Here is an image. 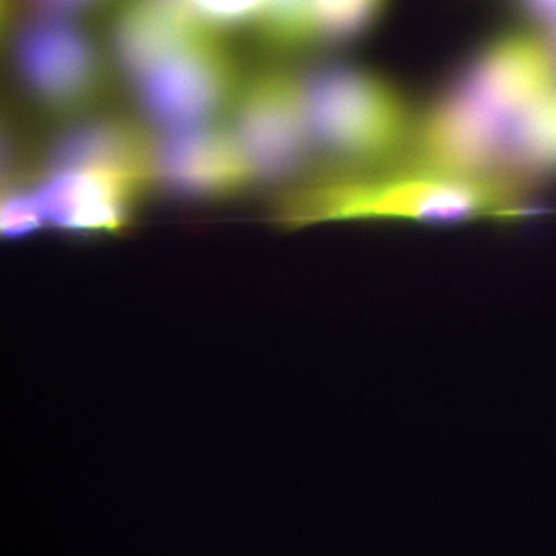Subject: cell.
Returning <instances> with one entry per match:
<instances>
[{
    "mask_svg": "<svg viewBox=\"0 0 556 556\" xmlns=\"http://www.w3.org/2000/svg\"><path fill=\"white\" fill-rule=\"evenodd\" d=\"M387 0H313L314 40L345 42L367 33L386 9Z\"/></svg>",
    "mask_w": 556,
    "mask_h": 556,
    "instance_id": "cell-11",
    "label": "cell"
},
{
    "mask_svg": "<svg viewBox=\"0 0 556 556\" xmlns=\"http://www.w3.org/2000/svg\"><path fill=\"white\" fill-rule=\"evenodd\" d=\"M547 40H548V42H551L552 49H554L555 56H556V28L554 31H551V39H547Z\"/></svg>",
    "mask_w": 556,
    "mask_h": 556,
    "instance_id": "cell-16",
    "label": "cell"
},
{
    "mask_svg": "<svg viewBox=\"0 0 556 556\" xmlns=\"http://www.w3.org/2000/svg\"><path fill=\"white\" fill-rule=\"evenodd\" d=\"M305 91L316 155L338 172L408 163L419 109L388 76L358 65H328L305 75Z\"/></svg>",
    "mask_w": 556,
    "mask_h": 556,
    "instance_id": "cell-3",
    "label": "cell"
},
{
    "mask_svg": "<svg viewBox=\"0 0 556 556\" xmlns=\"http://www.w3.org/2000/svg\"><path fill=\"white\" fill-rule=\"evenodd\" d=\"M206 35L215 33L193 20L179 0H127L113 24V53L121 73L131 83Z\"/></svg>",
    "mask_w": 556,
    "mask_h": 556,
    "instance_id": "cell-10",
    "label": "cell"
},
{
    "mask_svg": "<svg viewBox=\"0 0 556 556\" xmlns=\"http://www.w3.org/2000/svg\"><path fill=\"white\" fill-rule=\"evenodd\" d=\"M46 215L39 203L36 182H11L3 186L0 228L7 239H20L46 225Z\"/></svg>",
    "mask_w": 556,
    "mask_h": 556,
    "instance_id": "cell-13",
    "label": "cell"
},
{
    "mask_svg": "<svg viewBox=\"0 0 556 556\" xmlns=\"http://www.w3.org/2000/svg\"><path fill=\"white\" fill-rule=\"evenodd\" d=\"M243 79L223 36L206 35L130 84L142 113L166 131L214 123L232 108Z\"/></svg>",
    "mask_w": 556,
    "mask_h": 556,
    "instance_id": "cell-6",
    "label": "cell"
},
{
    "mask_svg": "<svg viewBox=\"0 0 556 556\" xmlns=\"http://www.w3.org/2000/svg\"><path fill=\"white\" fill-rule=\"evenodd\" d=\"M518 5L530 20L546 25L548 30L556 28V0H517Z\"/></svg>",
    "mask_w": 556,
    "mask_h": 556,
    "instance_id": "cell-15",
    "label": "cell"
},
{
    "mask_svg": "<svg viewBox=\"0 0 556 556\" xmlns=\"http://www.w3.org/2000/svg\"><path fill=\"white\" fill-rule=\"evenodd\" d=\"M230 113L229 129L257 182L287 185L302 177L316 155L305 75L280 65L257 70L241 83Z\"/></svg>",
    "mask_w": 556,
    "mask_h": 556,
    "instance_id": "cell-4",
    "label": "cell"
},
{
    "mask_svg": "<svg viewBox=\"0 0 556 556\" xmlns=\"http://www.w3.org/2000/svg\"><path fill=\"white\" fill-rule=\"evenodd\" d=\"M155 144L156 139L130 119L90 115L58 135L47 153L46 170L112 172L155 185Z\"/></svg>",
    "mask_w": 556,
    "mask_h": 556,
    "instance_id": "cell-9",
    "label": "cell"
},
{
    "mask_svg": "<svg viewBox=\"0 0 556 556\" xmlns=\"http://www.w3.org/2000/svg\"><path fill=\"white\" fill-rule=\"evenodd\" d=\"M153 178L172 195L204 201L240 195L257 182L232 131L215 123L156 138Z\"/></svg>",
    "mask_w": 556,
    "mask_h": 556,
    "instance_id": "cell-7",
    "label": "cell"
},
{
    "mask_svg": "<svg viewBox=\"0 0 556 556\" xmlns=\"http://www.w3.org/2000/svg\"><path fill=\"white\" fill-rule=\"evenodd\" d=\"M556 90L551 42L508 33L478 49L417 112L409 164L525 189L510 175L519 127Z\"/></svg>",
    "mask_w": 556,
    "mask_h": 556,
    "instance_id": "cell-1",
    "label": "cell"
},
{
    "mask_svg": "<svg viewBox=\"0 0 556 556\" xmlns=\"http://www.w3.org/2000/svg\"><path fill=\"white\" fill-rule=\"evenodd\" d=\"M190 16L208 31L223 36L236 28H257L268 0H179Z\"/></svg>",
    "mask_w": 556,
    "mask_h": 556,
    "instance_id": "cell-12",
    "label": "cell"
},
{
    "mask_svg": "<svg viewBox=\"0 0 556 556\" xmlns=\"http://www.w3.org/2000/svg\"><path fill=\"white\" fill-rule=\"evenodd\" d=\"M526 190L471 181L402 164L372 172H332L289 189L276 219L287 228L348 219L466 222L526 215Z\"/></svg>",
    "mask_w": 556,
    "mask_h": 556,
    "instance_id": "cell-2",
    "label": "cell"
},
{
    "mask_svg": "<svg viewBox=\"0 0 556 556\" xmlns=\"http://www.w3.org/2000/svg\"><path fill=\"white\" fill-rule=\"evenodd\" d=\"M148 188L139 179L93 169H43L36 182L46 222L76 233L119 232Z\"/></svg>",
    "mask_w": 556,
    "mask_h": 556,
    "instance_id": "cell-8",
    "label": "cell"
},
{
    "mask_svg": "<svg viewBox=\"0 0 556 556\" xmlns=\"http://www.w3.org/2000/svg\"><path fill=\"white\" fill-rule=\"evenodd\" d=\"M14 51L22 86L54 118H87L105 97L100 51L68 17L40 14L21 28Z\"/></svg>",
    "mask_w": 556,
    "mask_h": 556,
    "instance_id": "cell-5",
    "label": "cell"
},
{
    "mask_svg": "<svg viewBox=\"0 0 556 556\" xmlns=\"http://www.w3.org/2000/svg\"><path fill=\"white\" fill-rule=\"evenodd\" d=\"M40 10V14H53V16H72L101 5L105 0H31Z\"/></svg>",
    "mask_w": 556,
    "mask_h": 556,
    "instance_id": "cell-14",
    "label": "cell"
}]
</instances>
